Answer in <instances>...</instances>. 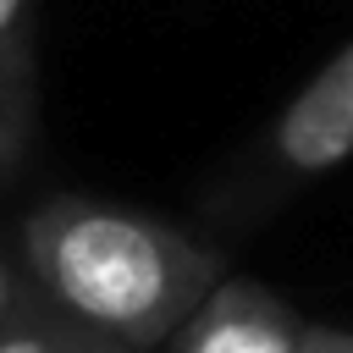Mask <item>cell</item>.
Here are the masks:
<instances>
[{"mask_svg":"<svg viewBox=\"0 0 353 353\" xmlns=\"http://www.w3.org/2000/svg\"><path fill=\"white\" fill-rule=\"evenodd\" d=\"M22 254L28 287L110 353H149L171 342L221 281V259L188 232L77 193L28 215Z\"/></svg>","mask_w":353,"mask_h":353,"instance_id":"6da1fadb","label":"cell"},{"mask_svg":"<svg viewBox=\"0 0 353 353\" xmlns=\"http://www.w3.org/2000/svg\"><path fill=\"white\" fill-rule=\"evenodd\" d=\"M353 154V44H342L303 88L298 99L259 132V143L215 182L210 210L226 221H259L270 215L292 188L325 176Z\"/></svg>","mask_w":353,"mask_h":353,"instance_id":"7a4b0ae2","label":"cell"},{"mask_svg":"<svg viewBox=\"0 0 353 353\" xmlns=\"http://www.w3.org/2000/svg\"><path fill=\"white\" fill-rule=\"evenodd\" d=\"M298 331V314L259 281H215L171 336V353H292Z\"/></svg>","mask_w":353,"mask_h":353,"instance_id":"3957f363","label":"cell"},{"mask_svg":"<svg viewBox=\"0 0 353 353\" xmlns=\"http://www.w3.org/2000/svg\"><path fill=\"white\" fill-rule=\"evenodd\" d=\"M88 336L72 331L33 287H22V298L11 303L6 325H0V353H77Z\"/></svg>","mask_w":353,"mask_h":353,"instance_id":"277c9868","label":"cell"},{"mask_svg":"<svg viewBox=\"0 0 353 353\" xmlns=\"http://www.w3.org/2000/svg\"><path fill=\"white\" fill-rule=\"evenodd\" d=\"M33 83V0H0V88L28 94Z\"/></svg>","mask_w":353,"mask_h":353,"instance_id":"5b68a950","label":"cell"},{"mask_svg":"<svg viewBox=\"0 0 353 353\" xmlns=\"http://www.w3.org/2000/svg\"><path fill=\"white\" fill-rule=\"evenodd\" d=\"M22 138H28V94H11V88H0V176L17 165V154H22Z\"/></svg>","mask_w":353,"mask_h":353,"instance_id":"8992f818","label":"cell"},{"mask_svg":"<svg viewBox=\"0 0 353 353\" xmlns=\"http://www.w3.org/2000/svg\"><path fill=\"white\" fill-rule=\"evenodd\" d=\"M292 353H353V336L347 331H325V325H303Z\"/></svg>","mask_w":353,"mask_h":353,"instance_id":"52a82bcc","label":"cell"},{"mask_svg":"<svg viewBox=\"0 0 353 353\" xmlns=\"http://www.w3.org/2000/svg\"><path fill=\"white\" fill-rule=\"evenodd\" d=\"M22 287H28V276H17V265H11V254L0 248V325H6V314H11V303L22 298Z\"/></svg>","mask_w":353,"mask_h":353,"instance_id":"ba28073f","label":"cell"},{"mask_svg":"<svg viewBox=\"0 0 353 353\" xmlns=\"http://www.w3.org/2000/svg\"><path fill=\"white\" fill-rule=\"evenodd\" d=\"M77 353H110V347H99V342H83V347H77Z\"/></svg>","mask_w":353,"mask_h":353,"instance_id":"9c48e42d","label":"cell"}]
</instances>
